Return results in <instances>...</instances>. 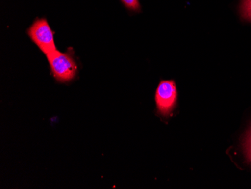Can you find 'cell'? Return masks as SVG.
I'll return each mask as SVG.
<instances>
[{
    "instance_id": "2",
    "label": "cell",
    "mask_w": 251,
    "mask_h": 189,
    "mask_svg": "<svg viewBox=\"0 0 251 189\" xmlns=\"http://www.w3.org/2000/svg\"><path fill=\"white\" fill-rule=\"evenodd\" d=\"M27 34L45 56L57 50L55 45L54 32L46 18H36L27 29Z\"/></svg>"
},
{
    "instance_id": "4",
    "label": "cell",
    "mask_w": 251,
    "mask_h": 189,
    "mask_svg": "<svg viewBox=\"0 0 251 189\" xmlns=\"http://www.w3.org/2000/svg\"><path fill=\"white\" fill-rule=\"evenodd\" d=\"M243 146L247 159L251 163V127L247 132L246 136L244 140Z\"/></svg>"
},
{
    "instance_id": "5",
    "label": "cell",
    "mask_w": 251,
    "mask_h": 189,
    "mask_svg": "<svg viewBox=\"0 0 251 189\" xmlns=\"http://www.w3.org/2000/svg\"><path fill=\"white\" fill-rule=\"evenodd\" d=\"M241 12L244 19L251 21V0H243Z\"/></svg>"
},
{
    "instance_id": "3",
    "label": "cell",
    "mask_w": 251,
    "mask_h": 189,
    "mask_svg": "<svg viewBox=\"0 0 251 189\" xmlns=\"http://www.w3.org/2000/svg\"><path fill=\"white\" fill-rule=\"evenodd\" d=\"M156 108L163 117L170 116L176 108L177 101V91L173 80H163L158 84L155 94Z\"/></svg>"
},
{
    "instance_id": "6",
    "label": "cell",
    "mask_w": 251,
    "mask_h": 189,
    "mask_svg": "<svg viewBox=\"0 0 251 189\" xmlns=\"http://www.w3.org/2000/svg\"><path fill=\"white\" fill-rule=\"evenodd\" d=\"M126 8L132 12H140L141 5L139 0H121Z\"/></svg>"
},
{
    "instance_id": "1",
    "label": "cell",
    "mask_w": 251,
    "mask_h": 189,
    "mask_svg": "<svg viewBox=\"0 0 251 189\" xmlns=\"http://www.w3.org/2000/svg\"><path fill=\"white\" fill-rule=\"evenodd\" d=\"M52 76L60 83H70L75 80L78 73L73 49L66 52L56 50L46 56Z\"/></svg>"
}]
</instances>
